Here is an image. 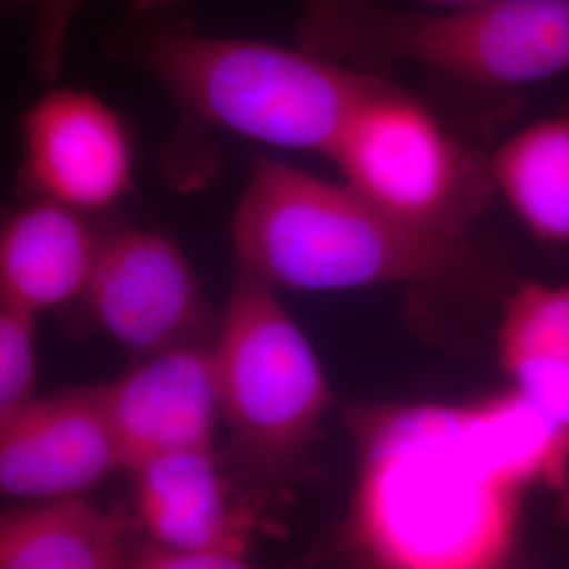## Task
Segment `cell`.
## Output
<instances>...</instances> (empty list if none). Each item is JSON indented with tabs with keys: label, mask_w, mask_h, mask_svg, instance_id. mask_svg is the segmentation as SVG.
<instances>
[{
	"label": "cell",
	"mask_w": 569,
	"mask_h": 569,
	"mask_svg": "<svg viewBox=\"0 0 569 569\" xmlns=\"http://www.w3.org/2000/svg\"><path fill=\"white\" fill-rule=\"evenodd\" d=\"M211 350L230 467L244 483V498L272 488L302 460L333 392L277 289L239 266Z\"/></svg>",
	"instance_id": "5b68a950"
},
{
	"label": "cell",
	"mask_w": 569,
	"mask_h": 569,
	"mask_svg": "<svg viewBox=\"0 0 569 569\" xmlns=\"http://www.w3.org/2000/svg\"><path fill=\"white\" fill-rule=\"evenodd\" d=\"M142 529L133 510L87 496L0 507V569H127Z\"/></svg>",
	"instance_id": "4fadbf2b"
},
{
	"label": "cell",
	"mask_w": 569,
	"mask_h": 569,
	"mask_svg": "<svg viewBox=\"0 0 569 569\" xmlns=\"http://www.w3.org/2000/svg\"><path fill=\"white\" fill-rule=\"evenodd\" d=\"M496 345L510 387L569 437V284H517L505 298Z\"/></svg>",
	"instance_id": "5bb4252c"
},
{
	"label": "cell",
	"mask_w": 569,
	"mask_h": 569,
	"mask_svg": "<svg viewBox=\"0 0 569 569\" xmlns=\"http://www.w3.org/2000/svg\"><path fill=\"white\" fill-rule=\"evenodd\" d=\"M127 475L131 510L148 540L169 549L247 555L256 512L234 491L218 446L163 453Z\"/></svg>",
	"instance_id": "8fae6325"
},
{
	"label": "cell",
	"mask_w": 569,
	"mask_h": 569,
	"mask_svg": "<svg viewBox=\"0 0 569 569\" xmlns=\"http://www.w3.org/2000/svg\"><path fill=\"white\" fill-rule=\"evenodd\" d=\"M422 2H428L439 9H462V7H475V4H483L491 0H422Z\"/></svg>",
	"instance_id": "d6986e66"
},
{
	"label": "cell",
	"mask_w": 569,
	"mask_h": 569,
	"mask_svg": "<svg viewBox=\"0 0 569 569\" xmlns=\"http://www.w3.org/2000/svg\"><path fill=\"white\" fill-rule=\"evenodd\" d=\"M81 302L133 359L213 342L220 319L182 247L154 228L103 234Z\"/></svg>",
	"instance_id": "52a82bcc"
},
{
	"label": "cell",
	"mask_w": 569,
	"mask_h": 569,
	"mask_svg": "<svg viewBox=\"0 0 569 569\" xmlns=\"http://www.w3.org/2000/svg\"><path fill=\"white\" fill-rule=\"evenodd\" d=\"M327 157L366 201L443 239H472L496 197L489 159L472 154L427 103L392 81L352 114Z\"/></svg>",
	"instance_id": "8992f818"
},
{
	"label": "cell",
	"mask_w": 569,
	"mask_h": 569,
	"mask_svg": "<svg viewBox=\"0 0 569 569\" xmlns=\"http://www.w3.org/2000/svg\"><path fill=\"white\" fill-rule=\"evenodd\" d=\"M211 345L180 346L136 359L117 380L103 382V403L124 472L163 453L218 446L222 407Z\"/></svg>",
	"instance_id": "30bf717a"
},
{
	"label": "cell",
	"mask_w": 569,
	"mask_h": 569,
	"mask_svg": "<svg viewBox=\"0 0 569 569\" xmlns=\"http://www.w3.org/2000/svg\"><path fill=\"white\" fill-rule=\"evenodd\" d=\"M348 542L366 569H505L523 496L569 500V437L517 388L467 403L345 407Z\"/></svg>",
	"instance_id": "6da1fadb"
},
{
	"label": "cell",
	"mask_w": 569,
	"mask_h": 569,
	"mask_svg": "<svg viewBox=\"0 0 569 569\" xmlns=\"http://www.w3.org/2000/svg\"><path fill=\"white\" fill-rule=\"evenodd\" d=\"M103 234L87 213L41 197L0 216V302L37 321L81 302Z\"/></svg>",
	"instance_id": "7c38bea8"
},
{
	"label": "cell",
	"mask_w": 569,
	"mask_h": 569,
	"mask_svg": "<svg viewBox=\"0 0 569 569\" xmlns=\"http://www.w3.org/2000/svg\"><path fill=\"white\" fill-rule=\"evenodd\" d=\"M298 47L373 70L411 63L451 81L512 89L569 72V0H491L439 13L378 0H306Z\"/></svg>",
	"instance_id": "277c9868"
},
{
	"label": "cell",
	"mask_w": 569,
	"mask_h": 569,
	"mask_svg": "<svg viewBox=\"0 0 569 569\" xmlns=\"http://www.w3.org/2000/svg\"><path fill=\"white\" fill-rule=\"evenodd\" d=\"M237 266L274 289L338 291L403 284L488 296L500 264L488 247L390 218L350 186L258 157L232 216Z\"/></svg>",
	"instance_id": "7a4b0ae2"
},
{
	"label": "cell",
	"mask_w": 569,
	"mask_h": 569,
	"mask_svg": "<svg viewBox=\"0 0 569 569\" xmlns=\"http://www.w3.org/2000/svg\"><path fill=\"white\" fill-rule=\"evenodd\" d=\"M119 49L190 119L326 157L352 114L390 81L302 47L213 37L176 18L131 23Z\"/></svg>",
	"instance_id": "3957f363"
},
{
	"label": "cell",
	"mask_w": 569,
	"mask_h": 569,
	"mask_svg": "<svg viewBox=\"0 0 569 569\" xmlns=\"http://www.w3.org/2000/svg\"><path fill=\"white\" fill-rule=\"evenodd\" d=\"M127 569H272L258 566L247 555L224 550H178L140 536Z\"/></svg>",
	"instance_id": "ac0fdd59"
},
{
	"label": "cell",
	"mask_w": 569,
	"mask_h": 569,
	"mask_svg": "<svg viewBox=\"0 0 569 569\" xmlns=\"http://www.w3.org/2000/svg\"><path fill=\"white\" fill-rule=\"evenodd\" d=\"M37 321L0 302V409L34 395Z\"/></svg>",
	"instance_id": "2e32d148"
},
{
	"label": "cell",
	"mask_w": 569,
	"mask_h": 569,
	"mask_svg": "<svg viewBox=\"0 0 569 569\" xmlns=\"http://www.w3.org/2000/svg\"><path fill=\"white\" fill-rule=\"evenodd\" d=\"M21 171L32 197L87 216L112 209L136 180L131 133L96 93L51 89L21 119Z\"/></svg>",
	"instance_id": "9c48e42d"
},
{
	"label": "cell",
	"mask_w": 569,
	"mask_h": 569,
	"mask_svg": "<svg viewBox=\"0 0 569 569\" xmlns=\"http://www.w3.org/2000/svg\"><path fill=\"white\" fill-rule=\"evenodd\" d=\"M489 173L496 194L538 241L569 243V117L515 133L489 157Z\"/></svg>",
	"instance_id": "9a60e30c"
},
{
	"label": "cell",
	"mask_w": 569,
	"mask_h": 569,
	"mask_svg": "<svg viewBox=\"0 0 569 569\" xmlns=\"http://www.w3.org/2000/svg\"><path fill=\"white\" fill-rule=\"evenodd\" d=\"M124 472L102 385L32 395L0 409V500L87 496Z\"/></svg>",
	"instance_id": "ba28073f"
},
{
	"label": "cell",
	"mask_w": 569,
	"mask_h": 569,
	"mask_svg": "<svg viewBox=\"0 0 569 569\" xmlns=\"http://www.w3.org/2000/svg\"><path fill=\"white\" fill-rule=\"evenodd\" d=\"M87 0H2L4 7L32 16V66L39 79L58 81L72 21Z\"/></svg>",
	"instance_id": "e0dca14e"
}]
</instances>
